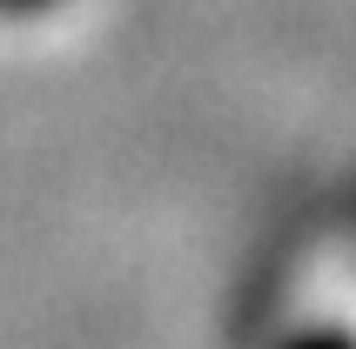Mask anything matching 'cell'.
<instances>
[{"label": "cell", "mask_w": 356, "mask_h": 349, "mask_svg": "<svg viewBox=\"0 0 356 349\" xmlns=\"http://www.w3.org/2000/svg\"><path fill=\"white\" fill-rule=\"evenodd\" d=\"M282 349H356V336L350 330H302V336H289Z\"/></svg>", "instance_id": "cell-1"}, {"label": "cell", "mask_w": 356, "mask_h": 349, "mask_svg": "<svg viewBox=\"0 0 356 349\" xmlns=\"http://www.w3.org/2000/svg\"><path fill=\"white\" fill-rule=\"evenodd\" d=\"M60 0H0V20H27V14H47Z\"/></svg>", "instance_id": "cell-2"}]
</instances>
